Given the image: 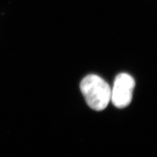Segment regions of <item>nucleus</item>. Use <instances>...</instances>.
I'll return each instance as SVG.
<instances>
[{"label": "nucleus", "mask_w": 157, "mask_h": 157, "mask_svg": "<svg viewBox=\"0 0 157 157\" xmlns=\"http://www.w3.org/2000/svg\"><path fill=\"white\" fill-rule=\"evenodd\" d=\"M136 82L130 75L121 73L114 81L111 88V101L117 108H124L128 105L132 100Z\"/></svg>", "instance_id": "2"}, {"label": "nucleus", "mask_w": 157, "mask_h": 157, "mask_svg": "<svg viewBox=\"0 0 157 157\" xmlns=\"http://www.w3.org/2000/svg\"><path fill=\"white\" fill-rule=\"evenodd\" d=\"M86 102L95 111L105 109L111 101V88L101 77L94 74L86 76L80 83Z\"/></svg>", "instance_id": "1"}]
</instances>
